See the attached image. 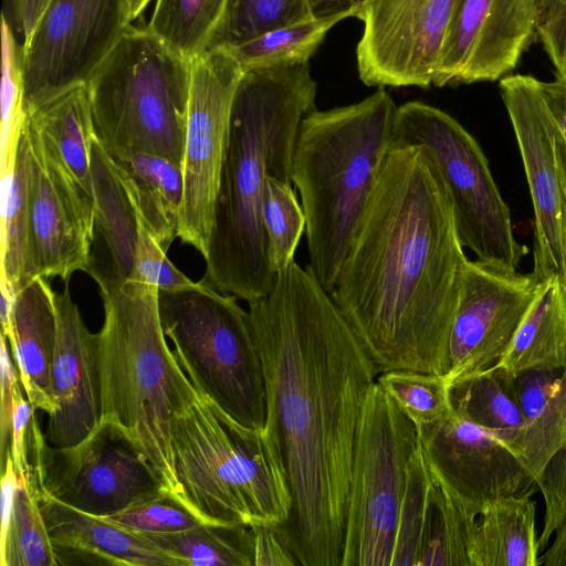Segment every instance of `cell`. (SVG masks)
<instances>
[{
	"label": "cell",
	"mask_w": 566,
	"mask_h": 566,
	"mask_svg": "<svg viewBox=\"0 0 566 566\" xmlns=\"http://www.w3.org/2000/svg\"><path fill=\"white\" fill-rule=\"evenodd\" d=\"M57 336L50 371L51 395L56 410L49 416L44 433L56 448L85 439L102 418L97 333H91L73 301L69 282L54 293Z\"/></svg>",
	"instance_id": "20"
},
{
	"label": "cell",
	"mask_w": 566,
	"mask_h": 566,
	"mask_svg": "<svg viewBox=\"0 0 566 566\" xmlns=\"http://www.w3.org/2000/svg\"><path fill=\"white\" fill-rule=\"evenodd\" d=\"M543 566H566V523L541 555Z\"/></svg>",
	"instance_id": "51"
},
{
	"label": "cell",
	"mask_w": 566,
	"mask_h": 566,
	"mask_svg": "<svg viewBox=\"0 0 566 566\" xmlns=\"http://www.w3.org/2000/svg\"><path fill=\"white\" fill-rule=\"evenodd\" d=\"M17 296L18 295L14 294L11 287L3 280H0L1 332L7 336V338L12 332V314Z\"/></svg>",
	"instance_id": "52"
},
{
	"label": "cell",
	"mask_w": 566,
	"mask_h": 566,
	"mask_svg": "<svg viewBox=\"0 0 566 566\" xmlns=\"http://www.w3.org/2000/svg\"><path fill=\"white\" fill-rule=\"evenodd\" d=\"M31 465L35 493L101 517L168 490L136 442L104 420L69 448L51 446L36 424Z\"/></svg>",
	"instance_id": "11"
},
{
	"label": "cell",
	"mask_w": 566,
	"mask_h": 566,
	"mask_svg": "<svg viewBox=\"0 0 566 566\" xmlns=\"http://www.w3.org/2000/svg\"><path fill=\"white\" fill-rule=\"evenodd\" d=\"M457 0H365L356 49L360 80L369 86L434 83Z\"/></svg>",
	"instance_id": "15"
},
{
	"label": "cell",
	"mask_w": 566,
	"mask_h": 566,
	"mask_svg": "<svg viewBox=\"0 0 566 566\" xmlns=\"http://www.w3.org/2000/svg\"><path fill=\"white\" fill-rule=\"evenodd\" d=\"M253 566H295L298 562L279 526L253 525Z\"/></svg>",
	"instance_id": "47"
},
{
	"label": "cell",
	"mask_w": 566,
	"mask_h": 566,
	"mask_svg": "<svg viewBox=\"0 0 566 566\" xmlns=\"http://www.w3.org/2000/svg\"><path fill=\"white\" fill-rule=\"evenodd\" d=\"M566 367V287L557 275L541 281L513 340L492 367L515 379Z\"/></svg>",
	"instance_id": "26"
},
{
	"label": "cell",
	"mask_w": 566,
	"mask_h": 566,
	"mask_svg": "<svg viewBox=\"0 0 566 566\" xmlns=\"http://www.w3.org/2000/svg\"><path fill=\"white\" fill-rule=\"evenodd\" d=\"M415 423L376 381L358 423L340 566H391Z\"/></svg>",
	"instance_id": "10"
},
{
	"label": "cell",
	"mask_w": 566,
	"mask_h": 566,
	"mask_svg": "<svg viewBox=\"0 0 566 566\" xmlns=\"http://www.w3.org/2000/svg\"><path fill=\"white\" fill-rule=\"evenodd\" d=\"M138 533V532H136ZM178 566H253V533L247 524L202 522L172 533H138Z\"/></svg>",
	"instance_id": "30"
},
{
	"label": "cell",
	"mask_w": 566,
	"mask_h": 566,
	"mask_svg": "<svg viewBox=\"0 0 566 566\" xmlns=\"http://www.w3.org/2000/svg\"><path fill=\"white\" fill-rule=\"evenodd\" d=\"M534 484L521 494L488 503L479 515L472 566H539L536 532L537 491Z\"/></svg>",
	"instance_id": "27"
},
{
	"label": "cell",
	"mask_w": 566,
	"mask_h": 566,
	"mask_svg": "<svg viewBox=\"0 0 566 566\" xmlns=\"http://www.w3.org/2000/svg\"><path fill=\"white\" fill-rule=\"evenodd\" d=\"M535 484L542 492L545 504L543 528L538 536V548L542 555L566 523V458L564 451L549 461Z\"/></svg>",
	"instance_id": "43"
},
{
	"label": "cell",
	"mask_w": 566,
	"mask_h": 566,
	"mask_svg": "<svg viewBox=\"0 0 566 566\" xmlns=\"http://www.w3.org/2000/svg\"><path fill=\"white\" fill-rule=\"evenodd\" d=\"M564 452H565V458H566V448H565Z\"/></svg>",
	"instance_id": "54"
},
{
	"label": "cell",
	"mask_w": 566,
	"mask_h": 566,
	"mask_svg": "<svg viewBox=\"0 0 566 566\" xmlns=\"http://www.w3.org/2000/svg\"><path fill=\"white\" fill-rule=\"evenodd\" d=\"M262 218L268 262L276 275L295 261V252L306 227L305 213L293 184L276 177L268 179Z\"/></svg>",
	"instance_id": "37"
},
{
	"label": "cell",
	"mask_w": 566,
	"mask_h": 566,
	"mask_svg": "<svg viewBox=\"0 0 566 566\" xmlns=\"http://www.w3.org/2000/svg\"><path fill=\"white\" fill-rule=\"evenodd\" d=\"M536 33V0H457L433 85L495 81Z\"/></svg>",
	"instance_id": "18"
},
{
	"label": "cell",
	"mask_w": 566,
	"mask_h": 566,
	"mask_svg": "<svg viewBox=\"0 0 566 566\" xmlns=\"http://www.w3.org/2000/svg\"><path fill=\"white\" fill-rule=\"evenodd\" d=\"M199 395V394H198ZM172 493L202 522L282 526L292 495L280 444L199 395L170 421Z\"/></svg>",
	"instance_id": "6"
},
{
	"label": "cell",
	"mask_w": 566,
	"mask_h": 566,
	"mask_svg": "<svg viewBox=\"0 0 566 566\" xmlns=\"http://www.w3.org/2000/svg\"><path fill=\"white\" fill-rule=\"evenodd\" d=\"M129 24L128 0H49L21 45L27 113L85 85Z\"/></svg>",
	"instance_id": "13"
},
{
	"label": "cell",
	"mask_w": 566,
	"mask_h": 566,
	"mask_svg": "<svg viewBox=\"0 0 566 566\" xmlns=\"http://www.w3.org/2000/svg\"><path fill=\"white\" fill-rule=\"evenodd\" d=\"M95 198L94 233L88 273L99 292L123 286L130 277L137 245V219L133 205L96 135L91 145Z\"/></svg>",
	"instance_id": "22"
},
{
	"label": "cell",
	"mask_w": 566,
	"mask_h": 566,
	"mask_svg": "<svg viewBox=\"0 0 566 566\" xmlns=\"http://www.w3.org/2000/svg\"><path fill=\"white\" fill-rule=\"evenodd\" d=\"M543 99L566 138V78L557 76L551 82H538Z\"/></svg>",
	"instance_id": "48"
},
{
	"label": "cell",
	"mask_w": 566,
	"mask_h": 566,
	"mask_svg": "<svg viewBox=\"0 0 566 566\" xmlns=\"http://www.w3.org/2000/svg\"><path fill=\"white\" fill-rule=\"evenodd\" d=\"M356 17L348 11L325 18L304 21L268 31L232 48H226L234 56L243 72L280 65L307 63L328 31L338 22Z\"/></svg>",
	"instance_id": "32"
},
{
	"label": "cell",
	"mask_w": 566,
	"mask_h": 566,
	"mask_svg": "<svg viewBox=\"0 0 566 566\" xmlns=\"http://www.w3.org/2000/svg\"><path fill=\"white\" fill-rule=\"evenodd\" d=\"M190 76L191 59L129 24L85 84L108 155L148 153L182 166Z\"/></svg>",
	"instance_id": "7"
},
{
	"label": "cell",
	"mask_w": 566,
	"mask_h": 566,
	"mask_svg": "<svg viewBox=\"0 0 566 566\" xmlns=\"http://www.w3.org/2000/svg\"><path fill=\"white\" fill-rule=\"evenodd\" d=\"M28 130L94 208L91 145L95 136L86 85L30 111Z\"/></svg>",
	"instance_id": "24"
},
{
	"label": "cell",
	"mask_w": 566,
	"mask_h": 566,
	"mask_svg": "<svg viewBox=\"0 0 566 566\" xmlns=\"http://www.w3.org/2000/svg\"><path fill=\"white\" fill-rule=\"evenodd\" d=\"M1 347V403H0V469L4 471L8 459L11 457L10 448L13 431V416L15 400L21 391V380L7 336L0 334Z\"/></svg>",
	"instance_id": "45"
},
{
	"label": "cell",
	"mask_w": 566,
	"mask_h": 566,
	"mask_svg": "<svg viewBox=\"0 0 566 566\" xmlns=\"http://www.w3.org/2000/svg\"><path fill=\"white\" fill-rule=\"evenodd\" d=\"M397 107L378 87L357 103L315 108L300 125L292 180L306 218L307 265L329 293L392 147Z\"/></svg>",
	"instance_id": "4"
},
{
	"label": "cell",
	"mask_w": 566,
	"mask_h": 566,
	"mask_svg": "<svg viewBox=\"0 0 566 566\" xmlns=\"http://www.w3.org/2000/svg\"><path fill=\"white\" fill-rule=\"evenodd\" d=\"M392 145H422L432 153L462 245L481 262L516 271L528 250L514 237L510 209L473 136L448 113L412 101L397 107Z\"/></svg>",
	"instance_id": "9"
},
{
	"label": "cell",
	"mask_w": 566,
	"mask_h": 566,
	"mask_svg": "<svg viewBox=\"0 0 566 566\" xmlns=\"http://www.w3.org/2000/svg\"><path fill=\"white\" fill-rule=\"evenodd\" d=\"M310 18L307 0H227L209 49L232 48Z\"/></svg>",
	"instance_id": "36"
},
{
	"label": "cell",
	"mask_w": 566,
	"mask_h": 566,
	"mask_svg": "<svg viewBox=\"0 0 566 566\" xmlns=\"http://www.w3.org/2000/svg\"><path fill=\"white\" fill-rule=\"evenodd\" d=\"M514 380L490 368L450 388L453 410L491 431L507 448L524 424Z\"/></svg>",
	"instance_id": "31"
},
{
	"label": "cell",
	"mask_w": 566,
	"mask_h": 566,
	"mask_svg": "<svg viewBox=\"0 0 566 566\" xmlns=\"http://www.w3.org/2000/svg\"><path fill=\"white\" fill-rule=\"evenodd\" d=\"M35 409L23 398L22 392L15 400L13 431L10 454L18 480L34 485L31 453L34 431L38 424Z\"/></svg>",
	"instance_id": "46"
},
{
	"label": "cell",
	"mask_w": 566,
	"mask_h": 566,
	"mask_svg": "<svg viewBox=\"0 0 566 566\" xmlns=\"http://www.w3.org/2000/svg\"><path fill=\"white\" fill-rule=\"evenodd\" d=\"M137 231L134 266L128 281L156 286L159 291L193 290L202 285V281H191L170 262L167 252L138 219Z\"/></svg>",
	"instance_id": "42"
},
{
	"label": "cell",
	"mask_w": 566,
	"mask_h": 566,
	"mask_svg": "<svg viewBox=\"0 0 566 566\" xmlns=\"http://www.w3.org/2000/svg\"><path fill=\"white\" fill-rule=\"evenodd\" d=\"M99 293L101 420L118 426L136 442L172 493L170 421L199 395L166 342L159 290L128 281Z\"/></svg>",
	"instance_id": "5"
},
{
	"label": "cell",
	"mask_w": 566,
	"mask_h": 566,
	"mask_svg": "<svg viewBox=\"0 0 566 566\" xmlns=\"http://www.w3.org/2000/svg\"><path fill=\"white\" fill-rule=\"evenodd\" d=\"M308 62L243 72L233 99L203 279L247 303L265 296L270 270L262 209L270 177L293 184L303 118L315 109Z\"/></svg>",
	"instance_id": "3"
},
{
	"label": "cell",
	"mask_w": 566,
	"mask_h": 566,
	"mask_svg": "<svg viewBox=\"0 0 566 566\" xmlns=\"http://www.w3.org/2000/svg\"><path fill=\"white\" fill-rule=\"evenodd\" d=\"M314 18H325L348 11H358L365 0H307Z\"/></svg>",
	"instance_id": "50"
},
{
	"label": "cell",
	"mask_w": 566,
	"mask_h": 566,
	"mask_svg": "<svg viewBox=\"0 0 566 566\" xmlns=\"http://www.w3.org/2000/svg\"><path fill=\"white\" fill-rule=\"evenodd\" d=\"M105 518L122 527L138 533H172L202 523V521L169 490H165L155 496L137 502Z\"/></svg>",
	"instance_id": "41"
},
{
	"label": "cell",
	"mask_w": 566,
	"mask_h": 566,
	"mask_svg": "<svg viewBox=\"0 0 566 566\" xmlns=\"http://www.w3.org/2000/svg\"><path fill=\"white\" fill-rule=\"evenodd\" d=\"M416 428L431 472L479 515L491 501L521 494L535 484L505 443L453 409Z\"/></svg>",
	"instance_id": "17"
},
{
	"label": "cell",
	"mask_w": 566,
	"mask_h": 566,
	"mask_svg": "<svg viewBox=\"0 0 566 566\" xmlns=\"http://www.w3.org/2000/svg\"><path fill=\"white\" fill-rule=\"evenodd\" d=\"M48 2L49 0H12L14 24L23 35V42L31 38Z\"/></svg>",
	"instance_id": "49"
},
{
	"label": "cell",
	"mask_w": 566,
	"mask_h": 566,
	"mask_svg": "<svg viewBox=\"0 0 566 566\" xmlns=\"http://www.w3.org/2000/svg\"><path fill=\"white\" fill-rule=\"evenodd\" d=\"M377 382L416 427L436 422L453 409L444 375L391 370L379 374Z\"/></svg>",
	"instance_id": "39"
},
{
	"label": "cell",
	"mask_w": 566,
	"mask_h": 566,
	"mask_svg": "<svg viewBox=\"0 0 566 566\" xmlns=\"http://www.w3.org/2000/svg\"><path fill=\"white\" fill-rule=\"evenodd\" d=\"M0 184V280H3L18 295L32 281L41 276L31 217L30 154L23 130L13 172L1 178Z\"/></svg>",
	"instance_id": "28"
},
{
	"label": "cell",
	"mask_w": 566,
	"mask_h": 566,
	"mask_svg": "<svg viewBox=\"0 0 566 566\" xmlns=\"http://www.w3.org/2000/svg\"><path fill=\"white\" fill-rule=\"evenodd\" d=\"M538 284L533 273L468 261L449 337L444 377L450 387L486 371L501 359Z\"/></svg>",
	"instance_id": "16"
},
{
	"label": "cell",
	"mask_w": 566,
	"mask_h": 566,
	"mask_svg": "<svg viewBox=\"0 0 566 566\" xmlns=\"http://www.w3.org/2000/svg\"><path fill=\"white\" fill-rule=\"evenodd\" d=\"M265 427L284 460L292 509L279 526L301 566H340L355 440L378 371L311 268L292 262L249 302Z\"/></svg>",
	"instance_id": "1"
},
{
	"label": "cell",
	"mask_w": 566,
	"mask_h": 566,
	"mask_svg": "<svg viewBox=\"0 0 566 566\" xmlns=\"http://www.w3.org/2000/svg\"><path fill=\"white\" fill-rule=\"evenodd\" d=\"M1 46L0 175L3 178L13 172L19 142L28 118L24 103L21 46H18L4 14L1 24Z\"/></svg>",
	"instance_id": "38"
},
{
	"label": "cell",
	"mask_w": 566,
	"mask_h": 566,
	"mask_svg": "<svg viewBox=\"0 0 566 566\" xmlns=\"http://www.w3.org/2000/svg\"><path fill=\"white\" fill-rule=\"evenodd\" d=\"M199 289L159 291L158 311L172 353L197 392L237 422H266L263 366L248 311L203 277Z\"/></svg>",
	"instance_id": "8"
},
{
	"label": "cell",
	"mask_w": 566,
	"mask_h": 566,
	"mask_svg": "<svg viewBox=\"0 0 566 566\" xmlns=\"http://www.w3.org/2000/svg\"><path fill=\"white\" fill-rule=\"evenodd\" d=\"M243 74L226 48L191 59L178 238L206 258L214 222L235 91Z\"/></svg>",
	"instance_id": "12"
},
{
	"label": "cell",
	"mask_w": 566,
	"mask_h": 566,
	"mask_svg": "<svg viewBox=\"0 0 566 566\" xmlns=\"http://www.w3.org/2000/svg\"><path fill=\"white\" fill-rule=\"evenodd\" d=\"M32 485L18 481L10 515L0 532V566H57Z\"/></svg>",
	"instance_id": "34"
},
{
	"label": "cell",
	"mask_w": 566,
	"mask_h": 566,
	"mask_svg": "<svg viewBox=\"0 0 566 566\" xmlns=\"http://www.w3.org/2000/svg\"><path fill=\"white\" fill-rule=\"evenodd\" d=\"M419 439V438H418ZM431 472L420 443L407 465L391 566H417L428 505Z\"/></svg>",
	"instance_id": "40"
},
{
	"label": "cell",
	"mask_w": 566,
	"mask_h": 566,
	"mask_svg": "<svg viewBox=\"0 0 566 566\" xmlns=\"http://www.w3.org/2000/svg\"><path fill=\"white\" fill-rule=\"evenodd\" d=\"M30 154V203L41 276L69 282L87 271L94 209L67 175L23 128Z\"/></svg>",
	"instance_id": "19"
},
{
	"label": "cell",
	"mask_w": 566,
	"mask_h": 566,
	"mask_svg": "<svg viewBox=\"0 0 566 566\" xmlns=\"http://www.w3.org/2000/svg\"><path fill=\"white\" fill-rule=\"evenodd\" d=\"M227 0H156L147 28L188 59L209 49Z\"/></svg>",
	"instance_id": "35"
},
{
	"label": "cell",
	"mask_w": 566,
	"mask_h": 566,
	"mask_svg": "<svg viewBox=\"0 0 566 566\" xmlns=\"http://www.w3.org/2000/svg\"><path fill=\"white\" fill-rule=\"evenodd\" d=\"M538 80L510 75L500 82L534 208L533 274L557 275L566 287V138L549 113Z\"/></svg>",
	"instance_id": "14"
},
{
	"label": "cell",
	"mask_w": 566,
	"mask_h": 566,
	"mask_svg": "<svg viewBox=\"0 0 566 566\" xmlns=\"http://www.w3.org/2000/svg\"><path fill=\"white\" fill-rule=\"evenodd\" d=\"M478 525L479 514L454 497L431 472L417 566H472Z\"/></svg>",
	"instance_id": "29"
},
{
	"label": "cell",
	"mask_w": 566,
	"mask_h": 566,
	"mask_svg": "<svg viewBox=\"0 0 566 566\" xmlns=\"http://www.w3.org/2000/svg\"><path fill=\"white\" fill-rule=\"evenodd\" d=\"M523 415L524 424L509 448L535 483L566 448V367L548 398Z\"/></svg>",
	"instance_id": "33"
},
{
	"label": "cell",
	"mask_w": 566,
	"mask_h": 566,
	"mask_svg": "<svg viewBox=\"0 0 566 566\" xmlns=\"http://www.w3.org/2000/svg\"><path fill=\"white\" fill-rule=\"evenodd\" d=\"M468 261L432 153L392 145L331 291L378 374L446 375Z\"/></svg>",
	"instance_id": "2"
},
{
	"label": "cell",
	"mask_w": 566,
	"mask_h": 566,
	"mask_svg": "<svg viewBox=\"0 0 566 566\" xmlns=\"http://www.w3.org/2000/svg\"><path fill=\"white\" fill-rule=\"evenodd\" d=\"M150 0H128L129 19L133 22L148 6Z\"/></svg>",
	"instance_id": "53"
},
{
	"label": "cell",
	"mask_w": 566,
	"mask_h": 566,
	"mask_svg": "<svg viewBox=\"0 0 566 566\" xmlns=\"http://www.w3.org/2000/svg\"><path fill=\"white\" fill-rule=\"evenodd\" d=\"M109 157L136 218L167 252L178 238L184 199L181 164L148 153Z\"/></svg>",
	"instance_id": "25"
},
{
	"label": "cell",
	"mask_w": 566,
	"mask_h": 566,
	"mask_svg": "<svg viewBox=\"0 0 566 566\" xmlns=\"http://www.w3.org/2000/svg\"><path fill=\"white\" fill-rule=\"evenodd\" d=\"M536 34L557 76L566 78V0H536Z\"/></svg>",
	"instance_id": "44"
},
{
	"label": "cell",
	"mask_w": 566,
	"mask_h": 566,
	"mask_svg": "<svg viewBox=\"0 0 566 566\" xmlns=\"http://www.w3.org/2000/svg\"><path fill=\"white\" fill-rule=\"evenodd\" d=\"M54 293L43 276L23 289L15 300L8 337L27 399L48 416L56 410L50 386L57 336Z\"/></svg>",
	"instance_id": "23"
},
{
	"label": "cell",
	"mask_w": 566,
	"mask_h": 566,
	"mask_svg": "<svg viewBox=\"0 0 566 566\" xmlns=\"http://www.w3.org/2000/svg\"><path fill=\"white\" fill-rule=\"evenodd\" d=\"M59 565L178 566L136 532L36 493Z\"/></svg>",
	"instance_id": "21"
}]
</instances>
